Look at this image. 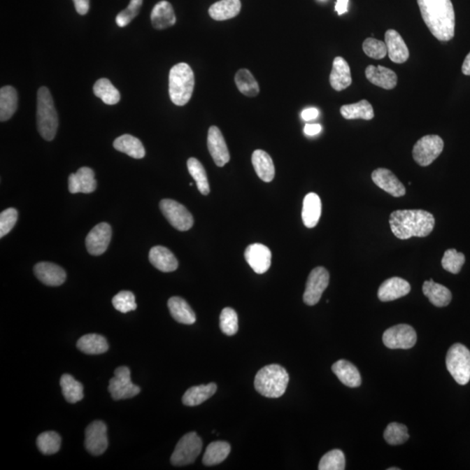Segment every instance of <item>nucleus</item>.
I'll return each instance as SVG.
<instances>
[{"mask_svg":"<svg viewBox=\"0 0 470 470\" xmlns=\"http://www.w3.org/2000/svg\"><path fill=\"white\" fill-rule=\"evenodd\" d=\"M423 21L438 41L455 36V17L451 0H418Z\"/></svg>","mask_w":470,"mask_h":470,"instance_id":"nucleus-1","label":"nucleus"},{"mask_svg":"<svg viewBox=\"0 0 470 470\" xmlns=\"http://www.w3.org/2000/svg\"><path fill=\"white\" fill-rule=\"evenodd\" d=\"M434 224L432 213L421 209L397 210L390 217L392 232L400 240L427 237L432 232Z\"/></svg>","mask_w":470,"mask_h":470,"instance_id":"nucleus-2","label":"nucleus"},{"mask_svg":"<svg viewBox=\"0 0 470 470\" xmlns=\"http://www.w3.org/2000/svg\"><path fill=\"white\" fill-rule=\"evenodd\" d=\"M290 376L287 370L278 364H271L259 370L255 379V390L263 397L279 398L286 392Z\"/></svg>","mask_w":470,"mask_h":470,"instance_id":"nucleus-3","label":"nucleus"},{"mask_svg":"<svg viewBox=\"0 0 470 470\" xmlns=\"http://www.w3.org/2000/svg\"><path fill=\"white\" fill-rule=\"evenodd\" d=\"M37 126L44 140L51 141L55 138L59 127V118L55 102L49 89L42 87L37 95Z\"/></svg>","mask_w":470,"mask_h":470,"instance_id":"nucleus-4","label":"nucleus"},{"mask_svg":"<svg viewBox=\"0 0 470 470\" xmlns=\"http://www.w3.org/2000/svg\"><path fill=\"white\" fill-rule=\"evenodd\" d=\"M194 74L186 63L173 66L169 73V95L174 105H187L193 95Z\"/></svg>","mask_w":470,"mask_h":470,"instance_id":"nucleus-5","label":"nucleus"},{"mask_svg":"<svg viewBox=\"0 0 470 470\" xmlns=\"http://www.w3.org/2000/svg\"><path fill=\"white\" fill-rule=\"evenodd\" d=\"M446 365L455 382L466 385L470 380V351L464 345L455 343L448 351Z\"/></svg>","mask_w":470,"mask_h":470,"instance_id":"nucleus-6","label":"nucleus"},{"mask_svg":"<svg viewBox=\"0 0 470 470\" xmlns=\"http://www.w3.org/2000/svg\"><path fill=\"white\" fill-rule=\"evenodd\" d=\"M202 441L195 432H190L181 438L174 450L171 462L174 466H186L193 464L201 454Z\"/></svg>","mask_w":470,"mask_h":470,"instance_id":"nucleus-7","label":"nucleus"},{"mask_svg":"<svg viewBox=\"0 0 470 470\" xmlns=\"http://www.w3.org/2000/svg\"><path fill=\"white\" fill-rule=\"evenodd\" d=\"M443 138L438 135H426L416 142L413 148V158L422 166L432 164L443 150Z\"/></svg>","mask_w":470,"mask_h":470,"instance_id":"nucleus-8","label":"nucleus"},{"mask_svg":"<svg viewBox=\"0 0 470 470\" xmlns=\"http://www.w3.org/2000/svg\"><path fill=\"white\" fill-rule=\"evenodd\" d=\"M108 391L113 400H126L140 394L141 387L131 380L130 369L127 366H119L115 371V376L110 380Z\"/></svg>","mask_w":470,"mask_h":470,"instance_id":"nucleus-9","label":"nucleus"},{"mask_svg":"<svg viewBox=\"0 0 470 470\" xmlns=\"http://www.w3.org/2000/svg\"><path fill=\"white\" fill-rule=\"evenodd\" d=\"M159 208L174 229L184 232L194 226L193 215L180 203L170 199H162L159 203Z\"/></svg>","mask_w":470,"mask_h":470,"instance_id":"nucleus-10","label":"nucleus"},{"mask_svg":"<svg viewBox=\"0 0 470 470\" xmlns=\"http://www.w3.org/2000/svg\"><path fill=\"white\" fill-rule=\"evenodd\" d=\"M384 345L391 350H408L415 346L418 336L415 330L407 324L390 327L383 334Z\"/></svg>","mask_w":470,"mask_h":470,"instance_id":"nucleus-11","label":"nucleus"},{"mask_svg":"<svg viewBox=\"0 0 470 470\" xmlns=\"http://www.w3.org/2000/svg\"><path fill=\"white\" fill-rule=\"evenodd\" d=\"M329 283V273L326 269L318 266L309 273L304 294V301L308 306H315L322 298Z\"/></svg>","mask_w":470,"mask_h":470,"instance_id":"nucleus-12","label":"nucleus"},{"mask_svg":"<svg viewBox=\"0 0 470 470\" xmlns=\"http://www.w3.org/2000/svg\"><path fill=\"white\" fill-rule=\"evenodd\" d=\"M85 447L92 455H101L108 447V427L102 421H94L85 429Z\"/></svg>","mask_w":470,"mask_h":470,"instance_id":"nucleus-13","label":"nucleus"},{"mask_svg":"<svg viewBox=\"0 0 470 470\" xmlns=\"http://www.w3.org/2000/svg\"><path fill=\"white\" fill-rule=\"evenodd\" d=\"M112 238V227L108 223L102 222L95 226L85 238L89 254L94 256L104 254Z\"/></svg>","mask_w":470,"mask_h":470,"instance_id":"nucleus-14","label":"nucleus"},{"mask_svg":"<svg viewBox=\"0 0 470 470\" xmlns=\"http://www.w3.org/2000/svg\"><path fill=\"white\" fill-rule=\"evenodd\" d=\"M271 251L265 245L255 243L248 245L245 259L256 273H265L271 266Z\"/></svg>","mask_w":470,"mask_h":470,"instance_id":"nucleus-15","label":"nucleus"},{"mask_svg":"<svg viewBox=\"0 0 470 470\" xmlns=\"http://www.w3.org/2000/svg\"><path fill=\"white\" fill-rule=\"evenodd\" d=\"M208 147L210 155L215 160L216 166L222 167L229 162L230 155L225 138H224L222 131L215 126L209 128Z\"/></svg>","mask_w":470,"mask_h":470,"instance_id":"nucleus-16","label":"nucleus"},{"mask_svg":"<svg viewBox=\"0 0 470 470\" xmlns=\"http://www.w3.org/2000/svg\"><path fill=\"white\" fill-rule=\"evenodd\" d=\"M96 183L94 170L90 167H80L76 173L70 174L69 178V190L71 194H91L96 190Z\"/></svg>","mask_w":470,"mask_h":470,"instance_id":"nucleus-17","label":"nucleus"},{"mask_svg":"<svg viewBox=\"0 0 470 470\" xmlns=\"http://www.w3.org/2000/svg\"><path fill=\"white\" fill-rule=\"evenodd\" d=\"M372 180L377 187L394 197H401L406 194L404 185L389 169H378L373 171Z\"/></svg>","mask_w":470,"mask_h":470,"instance_id":"nucleus-18","label":"nucleus"},{"mask_svg":"<svg viewBox=\"0 0 470 470\" xmlns=\"http://www.w3.org/2000/svg\"><path fill=\"white\" fill-rule=\"evenodd\" d=\"M411 286L407 280L399 277L390 278L380 285L378 298L383 302L397 300L411 293Z\"/></svg>","mask_w":470,"mask_h":470,"instance_id":"nucleus-19","label":"nucleus"},{"mask_svg":"<svg viewBox=\"0 0 470 470\" xmlns=\"http://www.w3.org/2000/svg\"><path fill=\"white\" fill-rule=\"evenodd\" d=\"M34 273L42 283L58 287L65 283L66 273L62 266L51 262H39L34 266Z\"/></svg>","mask_w":470,"mask_h":470,"instance_id":"nucleus-20","label":"nucleus"},{"mask_svg":"<svg viewBox=\"0 0 470 470\" xmlns=\"http://www.w3.org/2000/svg\"><path fill=\"white\" fill-rule=\"evenodd\" d=\"M385 43L387 48V55L392 62L402 64L407 62L409 51L407 45L395 30H387L385 34Z\"/></svg>","mask_w":470,"mask_h":470,"instance_id":"nucleus-21","label":"nucleus"},{"mask_svg":"<svg viewBox=\"0 0 470 470\" xmlns=\"http://www.w3.org/2000/svg\"><path fill=\"white\" fill-rule=\"evenodd\" d=\"M149 261L155 268L164 273L176 271L179 266V262L173 252L162 245H156L151 249Z\"/></svg>","mask_w":470,"mask_h":470,"instance_id":"nucleus-22","label":"nucleus"},{"mask_svg":"<svg viewBox=\"0 0 470 470\" xmlns=\"http://www.w3.org/2000/svg\"><path fill=\"white\" fill-rule=\"evenodd\" d=\"M329 81L331 87L338 92L345 90L352 84L350 67L341 57L334 59Z\"/></svg>","mask_w":470,"mask_h":470,"instance_id":"nucleus-23","label":"nucleus"},{"mask_svg":"<svg viewBox=\"0 0 470 470\" xmlns=\"http://www.w3.org/2000/svg\"><path fill=\"white\" fill-rule=\"evenodd\" d=\"M366 77L372 84L377 87L391 90L397 87V73L385 66H369L366 69Z\"/></svg>","mask_w":470,"mask_h":470,"instance_id":"nucleus-24","label":"nucleus"},{"mask_svg":"<svg viewBox=\"0 0 470 470\" xmlns=\"http://www.w3.org/2000/svg\"><path fill=\"white\" fill-rule=\"evenodd\" d=\"M332 371L341 383L350 387L361 386L362 376L359 370L346 359H340L332 366Z\"/></svg>","mask_w":470,"mask_h":470,"instance_id":"nucleus-25","label":"nucleus"},{"mask_svg":"<svg viewBox=\"0 0 470 470\" xmlns=\"http://www.w3.org/2000/svg\"><path fill=\"white\" fill-rule=\"evenodd\" d=\"M151 21L155 29L163 30L176 23V16L172 5L167 1L157 3L152 10Z\"/></svg>","mask_w":470,"mask_h":470,"instance_id":"nucleus-26","label":"nucleus"},{"mask_svg":"<svg viewBox=\"0 0 470 470\" xmlns=\"http://www.w3.org/2000/svg\"><path fill=\"white\" fill-rule=\"evenodd\" d=\"M322 215V201L318 194L309 193L305 196L302 208V220L308 229H313L318 224Z\"/></svg>","mask_w":470,"mask_h":470,"instance_id":"nucleus-27","label":"nucleus"},{"mask_svg":"<svg viewBox=\"0 0 470 470\" xmlns=\"http://www.w3.org/2000/svg\"><path fill=\"white\" fill-rule=\"evenodd\" d=\"M422 292L429 298L431 304L438 308L446 307L452 300L450 290L443 285L434 283L432 279L423 283Z\"/></svg>","mask_w":470,"mask_h":470,"instance_id":"nucleus-28","label":"nucleus"},{"mask_svg":"<svg viewBox=\"0 0 470 470\" xmlns=\"http://www.w3.org/2000/svg\"><path fill=\"white\" fill-rule=\"evenodd\" d=\"M252 163L259 179L265 183H271L276 174V169L271 157L263 150L252 152Z\"/></svg>","mask_w":470,"mask_h":470,"instance_id":"nucleus-29","label":"nucleus"},{"mask_svg":"<svg viewBox=\"0 0 470 470\" xmlns=\"http://www.w3.org/2000/svg\"><path fill=\"white\" fill-rule=\"evenodd\" d=\"M169 311L173 318L176 322L186 325H192L196 322V315L184 299L174 297L169 299Z\"/></svg>","mask_w":470,"mask_h":470,"instance_id":"nucleus-30","label":"nucleus"},{"mask_svg":"<svg viewBox=\"0 0 470 470\" xmlns=\"http://www.w3.org/2000/svg\"><path fill=\"white\" fill-rule=\"evenodd\" d=\"M113 148L134 159H142L145 155V148L142 142L130 134H124L118 137L113 142Z\"/></svg>","mask_w":470,"mask_h":470,"instance_id":"nucleus-31","label":"nucleus"},{"mask_svg":"<svg viewBox=\"0 0 470 470\" xmlns=\"http://www.w3.org/2000/svg\"><path fill=\"white\" fill-rule=\"evenodd\" d=\"M241 9V0H220L210 7L209 15L217 21L227 20L236 17Z\"/></svg>","mask_w":470,"mask_h":470,"instance_id":"nucleus-32","label":"nucleus"},{"mask_svg":"<svg viewBox=\"0 0 470 470\" xmlns=\"http://www.w3.org/2000/svg\"><path fill=\"white\" fill-rule=\"evenodd\" d=\"M78 350L87 355H101L108 350V340L101 334H88L78 339Z\"/></svg>","mask_w":470,"mask_h":470,"instance_id":"nucleus-33","label":"nucleus"},{"mask_svg":"<svg viewBox=\"0 0 470 470\" xmlns=\"http://www.w3.org/2000/svg\"><path fill=\"white\" fill-rule=\"evenodd\" d=\"M217 386L215 383H209L208 385H199L190 387L184 394L183 401L186 406L194 407L208 400L216 393Z\"/></svg>","mask_w":470,"mask_h":470,"instance_id":"nucleus-34","label":"nucleus"},{"mask_svg":"<svg viewBox=\"0 0 470 470\" xmlns=\"http://www.w3.org/2000/svg\"><path fill=\"white\" fill-rule=\"evenodd\" d=\"M17 94L15 88L7 85L0 90V120L10 119L17 111Z\"/></svg>","mask_w":470,"mask_h":470,"instance_id":"nucleus-35","label":"nucleus"},{"mask_svg":"<svg viewBox=\"0 0 470 470\" xmlns=\"http://www.w3.org/2000/svg\"><path fill=\"white\" fill-rule=\"evenodd\" d=\"M231 446L227 441H213L206 448L203 464L206 466H213L222 464L229 457Z\"/></svg>","mask_w":470,"mask_h":470,"instance_id":"nucleus-36","label":"nucleus"},{"mask_svg":"<svg viewBox=\"0 0 470 470\" xmlns=\"http://www.w3.org/2000/svg\"><path fill=\"white\" fill-rule=\"evenodd\" d=\"M340 111L341 115L346 120H370L375 117L372 105L366 99H362L355 104L343 106Z\"/></svg>","mask_w":470,"mask_h":470,"instance_id":"nucleus-37","label":"nucleus"},{"mask_svg":"<svg viewBox=\"0 0 470 470\" xmlns=\"http://www.w3.org/2000/svg\"><path fill=\"white\" fill-rule=\"evenodd\" d=\"M94 92L106 105H116L120 99L119 90L108 78L97 80L94 85Z\"/></svg>","mask_w":470,"mask_h":470,"instance_id":"nucleus-38","label":"nucleus"},{"mask_svg":"<svg viewBox=\"0 0 470 470\" xmlns=\"http://www.w3.org/2000/svg\"><path fill=\"white\" fill-rule=\"evenodd\" d=\"M60 386H62L64 397L70 404H76L83 399V385L69 373H65L62 376Z\"/></svg>","mask_w":470,"mask_h":470,"instance_id":"nucleus-39","label":"nucleus"},{"mask_svg":"<svg viewBox=\"0 0 470 470\" xmlns=\"http://www.w3.org/2000/svg\"><path fill=\"white\" fill-rule=\"evenodd\" d=\"M238 91L248 97H255L259 92L258 82L256 81L250 71L248 69L238 70L234 78Z\"/></svg>","mask_w":470,"mask_h":470,"instance_id":"nucleus-40","label":"nucleus"},{"mask_svg":"<svg viewBox=\"0 0 470 470\" xmlns=\"http://www.w3.org/2000/svg\"><path fill=\"white\" fill-rule=\"evenodd\" d=\"M187 169L190 176L194 178L198 190L203 195H208L210 193V187L208 180V176L204 166L199 162L197 159L190 158L187 160Z\"/></svg>","mask_w":470,"mask_h":470,"instance_id":"nucleus-41","label":"nucleus"},{"mask_svg":"<svg viewBox=\"0 0 470 470\" xmlns=\"http://www.w3.org/2000/svg\"><path fill=\"white\" fill-rule=\"evenodd\" d=\"M62 437L55 431H48L39 434L37 439V446L39 451L44 455L56 454L60 450Z\"/></svg>","mask_w":470,"mask_h":470,"instance_id":"nucleus-42","label":"nucleus"},{"mask_svg":"<svg viewBox=\"0 0 470 470\" xmlns=\"http://www.w3.org/2000/svg\"><path fill=\"white\" fill-rule=\"evenodd\" d=\"M346 466V460L343 452L340 450H334L324 455L320 459V470H343Z\"/></svg>","mask_w":470,"mask_h":470,"instance_id":"nucleus-43","label":"nucleus"},{"mask_svg":"<svg viewBox=\"0 0 470 470\" xmlns=\"http://www.w3.org/2000/svg\"><path fill=\"white\" fill-rule=\"evenodd\" d=\"M465 263V256L462 252H458L455 249H448L444 252L441 266L446 271L457 274L460 273L462 266Z\"/></svg>","mask_w":470,"mask_h":470,"instance_id":"nucleus-44","label":"nucleus"},{"mask_svg":"<svg viewBox=\"0 0 470 470\" xmlns=\"http://www.w3.org/2000/svg\"><path fill=\"white\" fill-rule=\"evenodd\" d=\"M384 438L390 445H400L408 440L409 434L407 427L400 423L393 422L387 425Z\"/></svg>","mask_w":470,"mask_h":470,"instance_id":"nucleus-45","label":"nucleus"},{"mask_svg":"<svg viewBox=\"0 0 470 470\" xmlns=\"http://www.w3.org/2000/svg\"><path fill=\"white\" fill-rule=\"evenodd\" d=\"M220 327L227 336H234L238 332V315L233 308H224L220 316Z\"/></svg>","mask_w":470,"mask_h":470,"instance_id":"nucleus-46","label":"nucleus"},{"mask_svg":"<svg viewBox=\"0 0 470 470\" xmlns=\"http://www.w3.org/2000/svg\"><path fill=\"white\" fill-rule=\"evenodd\" d=\"M362 49L366 55L375 59H382L387 55L386 43L373 38H366Z\"/></svg>","mask_w":470,"mask_h":470,"instance_id":"nucleus-47","label":"nucleus"},{"mask_svg":"<svg viewBox=\"0 0 470 470\" xmlns=\"http://www.w3.org/2000/svg\"><path fill=\"white\" fill-rule=\"evenodd\" d=\"M113 305L116 311L123 313L134 311L137 308L135 297L130 291H121L113 298Z\"/></svg>","mask_w":470,"mask_h":470,"instance_id":"nucleus-48","label":"nucleus"},{"mask_svg":"<svg viewBox=\"0 0 470 470\" xmlns=\"http://www.w3.org/2000/svg\"><path fill=\"white\" fill-rule=\"evenodd\" d=\"M143 0H131L129 6L121 10L116 17V23L120 27H127L140 13Z\"/></svg>","mask_w":470,"mask_h":470,"instance_id":"nucleus-49","label":"nucleus"},{"mask_svg":"<svg viewBox=\"0 0 470 470\" xmlns=\"http://www.w3.org/2000/svg\"><path fill=\"white\" fill-rule=\"evenodd\" d=\"M17 217L19 215L15 208H10L3 210L0 215V238L6 236L13 230L17 222Z\"/></svg>","mask_w":470,"mask_h":470,"instance_id":"nucleus-50","label":"nucleus"},{"mask_svg":"<svg viewBox=\"0 0 470 470\" xmlns=\"http://www.w3.org/2000/svg\"><path fill=\"white\" fill-rule=\"evenodd\" d=\"M74 6L78 14L85 15L88 13L90 1L89 0H73Z\"/></svg>","mask_w":470,"mask_h":470,"instance_id":"nucleus-51","label":"nucleus"},{"mask_svg":"<svg viewBox=\"0 0 470 470\" xmlns=\"http://www.w3.org/2000/svg\"><path fill=\"white\" fill-rule=\"evenodd\" d=\"M322 127L320 124H307L304 127V133L308 136H315L322 131Z\"/></svg>","mask_w":470,"mask_h":470,"instance_id":"nucleus-52","label":"nucleus"},{"mask_svg":"<svg viewBox=\"0 0 470 470\" xmlns=\"http://www.w3.org/2000/svg\"><path fill=\"white\" fill-rule=\"evenodd\" d=\"M319 116V110L315 108H311L304 110L301 113V118L305 121L315 120Z\"/></svg>","mask_w":470,"mask_h":470,"instance_id":"nucleus-53","label":"nucleus"},{"mask_svg":"<svg viewBox=\"0 0 470 470\" xmlns=\"http://www.w3.org/2000/svg\"><path fill=\"white\" fill-rule=\"evenodd\" d=\"M348 1H350V0H337L336 3V10L338 15H343V14L348 12Z\"/></svg>","mask_w":470,"mask_h":470,"instance_id":"nucleus-54","label":"nucleus"},{"mask_svg":"<svg viewBox=\"0 0 470 470\" xmlns=\"http://www.w3.org/2000/svg\"><path fill=\"white\" fill-rule=\"evenodd\" d=\"M462 71L465 76H470V52L466 57L464 64H462Z\"/></svg>","mask_w":470,"mask_h":470,"instance_id":"nucleus-55","label":"nucleus"},{"mask_svg":"<svg viewBox=\"0 0 470 470\" xmlns=\"http://www.w3.org/2000/svg\"><path fill=\"white\" fill-rule=\"evenodd\" d=\"M399 469H398V468H390V469H387V470H399Z\"/></svg>","mask_w":470,"mask_h":470,"instance_id":"nucleus-56","label":"nucleus"}]
</instances>
